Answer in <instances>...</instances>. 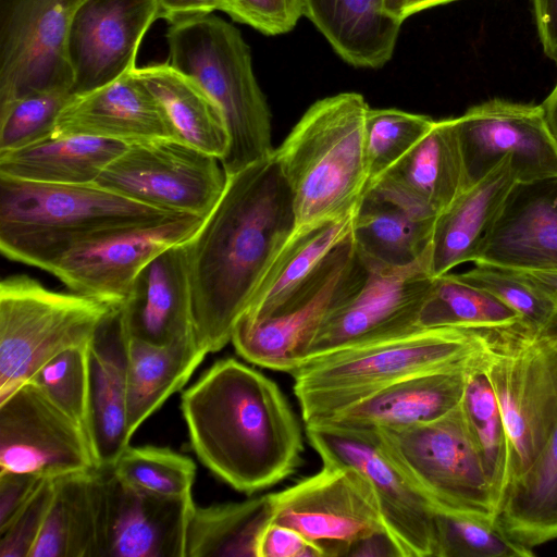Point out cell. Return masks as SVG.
I'll return each instance as SVG.
<instances>
[{"instance_id": "6da1fadb", "label": "cell", "mask_w": 557, "mask_h": 557, "mask_svg": "<svg viewBox=\"0 0 557 557\" xmlns=\"http://www.w3.org/2000/svg\"><path fill=\"white\" fill-rule=\"evenodd\" d=\"M295 227L292 193L274 156L226 176L215 206L182 244L195 336L208 354L231 343Z\"/></svg>"}, {"instance_id": "7a4b0ae2", "label": "cell", "mask_w": 557, "mask_h": 557, "mask_svg": "<svg viewBox=\"0 0 557 557\" xmlns=\"http://www.w3.org/2000/svg\"><path fill=\"white\" fill-rule=\"evenodd\" d=\"M190 447L234 490L253 494L285 480L302 461V432L270 377L234 359L212 364L184 391Z\"/></svg>"}, {"instance_id": "3957f363", "label": "cell", "mask_w": 557, "mask_h": 557, "mask_svg": "<svg viewBox=\"0 0 557 557\" xmlns=\"http://www.w3.org/2000/svg\"><path fill=\"white\" fill-rule=\"evenodd\" d=\"M369 109L358 92L320 99L275 148L273 156L292 193L296 226L356 212L368 187Z\"/></svg>"}, {"instance_id": "277c9868", "label": "cell", "mask_w": 557, "mask_h": 557, "mask_svg": "<svg viewBox=\"0 0 557 557\" xmlns=\"http://www.w3.org/2000/svg\"><path fill=\"white\" fill-rule=\"evenodd\" d=\"M483 351L474 330L417 329L310 359L292 372L305 424L409 375L466 364Z\"/></svg>"}, {"instance_id": "5b68a950", "label": "cell", "mask_w": 557, "mask_h": 557, "mask_svg": "<svg viewBox=\"0 0 557 557\" xmlns=\"http://www.w3.org/2000/svg\"><path fill=\"white\" fill-rule=\"evenodd\" d=\"M169 64L193 77L220 107L228 133L226 176L273 156L271 113L240 32L209 13L170 23Z\"/></svg>"}, {"instance_id": "8992f818", "label": "cell", "mask_w": 557, "mask_h": 557, "mask_svg": "<svg viewBox=\"0 0 557 557\" xmlns=\"http://www.w3.org/2000/svg\"><path fill=\"white\" fill-rule=\"evenodd\" d=\"M474 331L505 424L509 486L539 458L557 422V311L540 323L519 319Z\"/></svg>"}, {"instance_id": "52a82bcc", "label": "cell", "mask_w": 557, "mask_h": 557, "mask_svg": "<svg viewBox=\"0 0 557 557\" xmlns=\"http://www.w3.org/2000/svg\"><path fill=\"white\" fill-rule=\"evenodd\" d=\"M171 214L95 183L49 184L0 175V250L41 270L66 248L100 232Z\"/></svg>"}, {"instance_id": "ba28073f", "label": "cell", "mask_w": 557, "mask_h": 557, "mask_svg": "<svg viewBox=\"0 0 557 557\" xmlns=\"http://www.w3.org/2000/svg\"><path fill=\"white\" fill-rule=\"evenodd\" d=\"M120 307L47 288L24 274L0 282V401L60 352L88 345Z\"/></svg>"}, {"instance_id": "9c48e42d", "label": "cell", "mask_w": 557, "mask_h": 557, "mask_svg": "<svg viewBox=\"0 0 557 557\" xmlns=\"http://www.w3.org/2000/svg\"><path fill=\"white\" fill-rule=\"evenodd\" d=\"M461 403L434 421L373 431L385 453L438 510L495 522L490 481Z\"/></svg>"}, {"instance_id": "30bf717a", "label": "cell", "mask_w": 557, "mask_h": 557, "mask_svg": "<svg viewBox=\"0 0 557 557\" xmlns=\"http://www.w3.org/2000/svg\"><path fill=\"white\" fill-rule=\"evenodd\" d=\"M306 435L323 465L367 478L400 557H438V509L385 453L375 431L314 422L306 423Z\"/></svg>"}, {"instance_id": "8fae6325", "label": "cell", "mask_w": 557, "mask_h": 557, "mask_svg": "<svg viewBox=\"0 0 557 557\" xmlns=\"http://www.w3.org/2000/svg\"><path fill=\"white\" fill-rule=\"evenodd\" d=\"M95 184L168 213L206 218L226 174L219 158L175 138L127 145Z\"/></svg>"}, {"instance_id": "7c38bea8", "label": "cell", "mask_w": 557, "mask_h": 557, "mask_svg": "<svg viewBox=\"0 0 557 557\" xmlns=\"http://www.w3.org/2000/svg\"><path fill=\"white\" fill-rule=\"evenodd\" d=\"M366 276L367 268L350 235L276 315L257 322L238 321L231 343L246 361L290 374L305 362L308 346L323 320L362 285Z\"/></svg>"}, {"instance_id": "4fadbf2b", "label": "cell", "mask_w": 557, "mask_h": 557, "mask_svg": "<svg viewBox=\"0 0 557 557\" xmlns=\"http://www.w3.org/2000/svg\"><path fill=\"white\" fill-rule=\"evenodd\" d=\"M268 495L270 520L298 531L323 557L348 556L361 540L387 533L371 484L350 467L323 465L315 474Z\"/></svg>"}, {"instance_id": "5bb4252c", "label": "cell", "mask_w": 557, "mask_h": 557, "mask_svg": "<svg viewBox=\"0 0 557 557\" xmlns=\"http://www.w3.org/2000/svg\"><path fill=\"white\" fill-rule=\"evenodd\" d=\"M202 220L171 214L110 228L70 246L46 271L74 293L121 307L146 264L162 251L185 243Z\"/></svg>"}, {"instance_id": "9a60e30c", "label": "cell", "mask_w": 557, "mask_h": 557, "mask_svg": "<svg viewBox=\"0 0 557 557\" xmlns=\"http://www.w3.org/2000/svg\"><path fill=\"white\" fill-rule=\"evenodd\" d=\"M82 1L0 0V106L33 92H71L67 38Z\"/></svg>"}, {"instance_id": "2e32d148", "label": "cell", "mask_w": 557, "mask_h": 557, "mask_svg": "<svg viewBox=\"0 0 557 557\" xmlns=\"http://www.w3.org/2000/svg\"><path fill=\"white\" fill-rule=\"evenodd\" d=\"M366 268L362 285L334 308L314 333L305 362L341 348L420 329L419 314L434 281L430 252L404 268Z\"/></svg>"}, {"instance_id": "e0dca14e", "label": "cell", "mask_w": 557, "mask_h": 557, "mask_svg": "<svg viewBox=\"0 0 557 557\" xmlns=\"http://www.w3.org/2000/svg\"><path fill=\"white\" fill-rule=\"evenodd\" d=\"M467 188L509 157L518 183L557 177V140L542 104L491 99L455 117Z\"/></svg>"}, {"instance_id": "ac0fdd59", "label": "cell", "mask_w": 557, "mask_h": 557, "mask_svg": "<svg viewBox=\"0 0 557 557\" xmlns=\"http://www.w3.org/2000/svg\"><path fill=\"white\" fill-rule=\"evenodd\" d=\"M97 468L86 430L35 384L0 401V472L57 479Z\"/></svg>"}, {"instance_id": "d6986e66", "label": "cell", "mask_w": 557, "mask_h": 557, "mask_svg": "<svg viewBox=\"0 0 557 557\" xmlns=\"http://www.w3.org/2000/svg\"><path fill=\"white\" fill-rule=\"evenodd\" d=\"M157 20L156 0H83L67 38L71 94H87L133 71L141 40Z\"/></svg>"}, {"instance_id": "ffe728a7", "label": "cell", "mask_w": 557, "mask_h": 557, "mask_svg": "<svg viewBox=\"0 0 557 557\" xmlns=\"http://www.w3.org/2000/svg\"><path fill=\"white\" fill-rule=\"evenodd\" d=\"M101 469L100 557H186L194 499L158 496L124 483L111 468Z\"/></svg>"}, {"instance_id": "44dd1931", "label": "cell", "mask_w": 557, "mask_h": 557, "mask_svg": "<svg viewBox=\"0 0 557 557\" xmlns=\"http://www.w3.org/2000/svg\"><path fill=\"white\" fill-rule=\"evenodd\" d=\"M482 354L466 364L422 372L386 384L315 422L397 430L440 419L462 401L469 374Z\"/></svg>"}, {"instance_id": "7402d4cb", "label": "cell", "mask_w": 557, "mask_h": 557, "mask_svg": "<svg viewBox=\"0 0 557 557\" xmlns=\"http://www.w3.org/2000/svg\"><path fill=\"white\" fill-rule=\"evenodd\" d=\"M557 271V177L516 183L473 263Z\"/></svg>"}, {"instance_id": "603a6c76", "label": "cell", "mask_w": 557, "mask_h": 557, "mask_svg": "<svg viewBox=\"0 0 557 557\" xmlns=\"http://www.w3.org/2000/svg\"><path fill=\"white\" fill-rule=\"evenodd\" d=\"M53 135L91 136L126 145L175 138L160 103L133 71L101 88L73 95L57 117Z\"/></svg>"}, {"instance_id": "cb8c5ba5", "label": "cell", "mask_w": 557, "mask_h": 557, "mask_svg": "<svg viewBox=\"0 0 557 557\" xmlns=\"http://www.w3.org/2000/svg\"><path fill=\"white\" fill-rule=\"evenodd\" d=\"M467 188L455 117L435 121L428 134L367 190L437 216Z\"/></svg>"}, {"instance_id": "d4e9b609", "label": "cell", "mask_w": 557, "mask_h": 557, "mask_svg": "<svg viewBox=\"0 0 557 557\" xmlns=\"http://www.w3.org/2000/svg\"><path fill=\"white\" fill-rule=\"evenodd\" d=\"M87 433L98 468H111L131 445L127 410V334L120 308L97 329L88 347Z\"/></svg>"}, {"instance_id": "484cf974", "label": "cell", "mask_w": 557, "mask_h": 557, "mask_svg": "<svg viewBox=\"0 0 557 557\" xmlns=\"http://www.w3.org/2000/svg\"><path fill=\"white\" fill-rule=\"evenodd\" d=\"M120 315L128 337L150 344L169 345L195 336L182 244L146 264L120 307Z\"/></svg>"}, {"instance_id": "4316f807", "label": "cell", "mask_w": 557, "mask_h": 557, "mask_svg": "<svg viewBox=\"0 0 557 557\" xmlns=\"http://www.w3.org/2000/svg\"><path fill=\"white\" fill-rule=\"evenodd\" d=\"M516 183L511 160L507 157L436 216L430 246L433 276L476 260Z\"/></svg>"}, {"instance_id": "83f0119b", "label": "cell", "mask_w": 557, "mask_h": 557, "mask_svg": "<svg viewBox=\"0 0 557 557\" xmlns=\"http://www.w3.org/2000/svg\"><path fill=\"white\" fill-rule=\"evenodd\" d=\"M354 214L296 226L270 263L238 321L257 322L276 315L350 237Z\"/></svg>"}, {"instance_id": "f1b7e54d", "label": "cell", "mask_w": 557, "mask_h": 557, "mask_svg": "<svg viewBox=\"0 0 557 557\" xmlns=\"http://www.w3.org/2000/svg\"><path fill=\"white\" fill-rule=\"evenodd\" d=\"M102 469L54 479V493L30 557H100Z\"/></svg>"}, {"instance_id": "f546056e", "label": "cell", "mask_w": 557, "mask_h": 557, "mask_svg": "<svg viewBox=\"0 0 557 557\" xmlns=\"http://www.w3.org/2000/svg\"><path fill=\"white\" fill-rule=\"evenodd\" d=\"M435 216L369 189L352 221V242L366 267L404 268L430 252Z\"/></svg>"}, {"instance_id": "4dcf8cb0", "label": "cell", "mask_w": 557, "mask_h": 557, "mask_svg": "<svg viewBox=\"0 0 557 557\" xmlns=\"http://www.w3.org/2000/svg\"><path fill=\"white\" fill-rule=\"evenodd\" d=\"M335 52L357 67L377 69L393 55L401 23L383 0H306V13Z\"/></svg>"}, {"instance_id": "1f68e13d", "label": "cell", "mask_w": 557, "mask_h": 557, "mask_svg": "<svg viewBox=\"0 0 557 557\" xmlns=\"http://www.w3.org/2000/svg\"><path fill=\"white\" fill-rule=\"evenodd\" d=\"M126 144L83 135H52L0 151V175L49 184H91Z\"/></svg>"}, {"instance_id": "d6a6232c", "label": "cell", "mask_w": 557, "mask_h": 557, "mask_svg": "<svg viewBox=\"0 0 557 557\" xmlns=\"http://www.w3.org/2000/svg\"><path fill=\"white\" fill-rule=\"evenodd\" d=\"M160 103L177 140L222 159L228 133L220 107L193 77L169 63L135 67Z\"/></svg>"}, {"instance_id": "836d02e7", "label": "cell", "mask_w": 557, "mask_h": 557, "mask_svg": "<svg viewBox=\"0 0 557 557\" xmlns=\"http://www.w3.org/2000/svg\"><path fill=\"white\" fill-rule=\"evenodd\" d=\"M207 354L195 336L169 345L127 336V410L132 435L187 383Z\"/></svg>"}, {"instance_id": "e575fe53", "label": "cell", "mask_w": 557, "mask_h": 557, "mask_svg": "<svg viewBox=\"0 0 557 557\" xmlns=\"http://www.w3.org/2000/svg\"><path fill=\"white\" fill-rule=\"evenodd\" d=\"M495 523L531 549L557 539V422L535 462L508 486Z\"/></svg>"}, {"instance_id": "d590c367", "label": "cell", "mask_w": 557, "mask_h": 557, "mask_svg": "<svg viewBox=\"0 0 557 557\" xmlns=\"http://www.w3.org/2000/svg\"><path fill=\"white\" fill-rule=\"evenodd\" d=\"M269 495L201 507L194 505L186 557H256L259 534L270 520Z\"/></svg>"}, {"instance_id": "8d00e7d4", "label": "cell", "mask_w": 557, "mask_h": 557, "mask_svg": "<svg viewBox=\"0 0 557 557\" xmlns=\"http://www.w3.org/2000/svg\"><path fill=\"white\" fill-rule=\"evenodd\" d=\"M520 315L487 292L457 274L434 276L432 289L420 311V329L482 330L512 323Z\"/></svg>"}, {"instance_id": "74e56055", "label": "cell", "mask_w": 557, "mask_h": 557, "mask_svg": "<svg viewBox=\"0 0 557 557\" xmlns=\"http://www.w3.org/2000/svg\"><path fill=\"white\" fill-rule=\"evenodd\" d=\"M482 359L483 354L469 374L461 404L490 481L497 512L508 486L507 436L496 397L482 370Z\"/></svg>"}, {"instance_id": "f35d334b", "label": "cell", "mask_w": 557, "mask_h": 557, "mask_svg": "<svg viewBox=\"0 0 557 557\" xmlns=\"http://www.w3.org/2000/svg\"><path fill=\"white\" fill-rule=\"evenodd\" d=\"M111 469L121 481L145 492L168 498H193L196 465L170 448L129 445Z\"/></svg>"}, {"instance_id": "ab89813d", "label": "cell", "mask_w": 557, "mask_h": 557, "mask_svg": "<svg viewBox=\"0 0 557 557\" xmlns=\"http://www.w3.org/2000/svg\"><path fill=\"white\" fill-rule=\"evenodd\" d=\"M434 122L423 114L370 108L366 119L367 189L405 157L428 134Z\"/></svg>"}, {"instance_id": "60d3db41", "label": "cell", "mask_w": 557, "mask_h": 557, "mask_svg": "<svg viewBox=\"0 0 557 557\" xmlns=\"http://www.w3.org/2000/svg\"><path fill=\"white\" fill-rule=\"evenodd\" d=\"M438 557H532L534 552L509 539L493 521L437 511Z\"/></svg>"}, {"instance_id": "b9f144b4", "label": "cell", "mask_w": 557, "mask_h": 557, "mask_svg": "<svg viewBox=\"0 0 557 557\" xmlns=\"http://www.w3.org/2000/svg\"><path fill=\"white\" fill-rule=\"evenodd\" d=\"M70 91H39L0 106V151L22 148L53 135Z\"/></svg>"}, {"instance_id": "7bdbcfd3", "label": "cell", "mask_w": 557, "mask_h": 557, "mask_svg": "<svg viewBox=\"0 0 557 557\" xmlns=\"http://www.w3.org/2000/svg\"><path fill=\"white\" fill-rule=\"evenodd\" d=\"M88 347L89 344L60 352L46 362L28 381L39 387L86 432L89 385Z\"/></svg>"}, {"instance_id": "ee69618b", "label": "cell", "mask_w": 557, "mask_h": 557, "mask_svg": "<svg viewBox=\"0 0 557 557\" xmlns=\"http://www.w3.org/2000/svg\"><path fill=\"white\" fill-rule=\"evenodd\" d=\"M457 275L497 298L523 320L540 323L556 311L546 294L518 270L478 262L472 269Z\"/></svg>"}, {"instance_id": "f6af8a7d", "label": "cell", "mask_w": 557, "mask_h": 557, "mask_svg": "<svg viewBox=\"0 0 557 557\" xmlns=\"http://www.w3.org/2000/svg\"><path fill=\"white\" fill-rule=\"evenodd\" d=\"M54 493V479H44L29 500L0 530V557H30Z\"/></svg>"}, {"instance_id": "bcb514c9", "label": "cell", "mask_w": 557, "mask_h": 557, "mask_svg": "<svg viewBox=\"0 0 557 557\" xmlns=\"http://www.w3.org/2000/svg\"><path fill=\"white\" fill-rule=\"evenodd\" d=\"M236 22L274 36L290 32L306 13V0H223Z\"/></svg>"}, {"instance_id": "7dc6e473", "label": "cell", "mask_w": 557, "mask_h": 557, "mask_svg": "<svg viewBox=\"0 0 557 557\" xmlns=\"http://www.w3.org/2000/svg\"><path fill=\"white\" fill-rule=\"evenodd\" d=\"M256 557H323L321 550L295 529L269 520L261 530Z\"/></svg>"}, {"instance_id": "c3c4849f", "label": "cell", "mask_w": 557, "mask_h": 557, "mask_svg": "<svg viewBox=\"0 0 557 557\" xmlns=\"http://www.w3.org/2000/svg\"><path fill=\"white\" fill-rule=\"evenodd\" d=\"M44 479L29 473L0 472V530L29 500Z\"/></svg>"}, {"instance_id": "681fc988", "label": "cell", "mask_w": 557, "mask_h": 557, "mask_svg": "<svg viewBox=\"0 0 557 557\" xmlns=\"http://www.w3.org/2000/svg\"><path fill=\"white\" fill-rule=\"evenodd\" d=\"M533 8L543 51L557 63V0H533Z\"/></svg>"}, {"instance_id": "f907efd6", "label": "cell", "mask_w": 557, "mask_h": 557, "mask_svg": "<svg viewBox=\"0 0 557 557\" xmlns=\"http://www.w3.org/2000/svg\"><path fill=\"white\" fill-rule=\"evenodd\" d=\"M158 17L170 23L177 20L209 14L213 11L224 12L223 0H156Z\"/></svg>"}, {"instance_id": "816d5d0a", "label": "cell", "mask_w": 557, "mask_h": 557, "mask_svg": "<svg viewBox=\"0 0 557 557\" xmlns=\"http://www.w3.org/2000/svg\"><path fill=\"white\" fill-rule=\"evenodd\" d=\"M455 0H383L384 12L399 23L410 15L429 8Z\"/></svg>"}, {"instance_id": "f5cc1de1", "label": "cell", "mask_w": 557, "mask_h": 557, "mask_svg": "<svg viewBox=\"0 0 557 557\" xmlns=\"http://www.w3.org/2000/svg\"><path fill=\"white\" fill-rule=\"evenodd\" d=\"M518 271L546 294L557 311V271Z\"/></svg>"}, {"instance_id": "db71d44e", "label": "cell", "mask_w": 557, "mask_h": 557, "mask_svg": "<svg viewBox=\"0 0 557 557\" xmlns=\"http://www.w3.org/2000/svg\"><path fill=\"white\" fill-rule=\"evenodd\" d=\"M548 125L557 140V83L542 103Z\"/></svg>"}]
</instances>
